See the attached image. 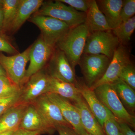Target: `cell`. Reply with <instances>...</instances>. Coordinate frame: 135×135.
I'll list each match as a JSON object with an SVG mask.
<instances>
[{"instance_id": "14", "label": "cell", "mask_w": 135, "mask_h": 135, "mask_svg": "<svg viewBox=\"0 0 135 135\" xmlns=\"http://www.w3.org/2000/svg\"><path fill=\"white\" fill-rule=\"evenodd\" d=\"M46 95L58 106L63 117L75 132L79 135H85L86 132L81 124L79 112L73 104L57 94L49 93Z\"/></svg>"}, {"instance_id": "18", "label": "cell", "mask_w": 135, "mask_h": 135, "mask_svg": "<svg viewBox=\"0 0 135 135\" xmlns=\"http://www.w3.org/2000/svg\"><path fill=\"white\" fill-rule=\"evenodd\" d=\"M43 2L42 0H20L16 17L8 32L13 33L18 31L31 16L39 9Z\"/></svg>"}, {"instance_id": "20", "label": "cell", "mask_w": 135, "mask_h": 135, "mask_svg": "<svg viewBox=\"0 0 135 135\" xmlns=\"http://www.w3.org/2000/svg\"><path fill=\"white\" fill-rule=\"evenodd\" d=\"M96 1L99 9L105 17L112 30L122 23L120 12L122 0H99Z\"/></svg>"}, {"instance_id": "31", "label": "cell", "mask_w": 135, "mask_h": 135, "mask_svg": "<svg viewBox=\"0 0 135 135\" xmlns=\"http://www.w3.org/2000/svg\"><path fill=\"white\" fill-rule=\"evenodd\" d=\"M20 93L8 97L0 98V117L8 109L17 103Z\"/></svg>"}, {"instance_id": "3", "label": "cell", "mask_w": 135, "mask_h": 135, "mask_svg": "<svg viewBox=\"0 0 135 135\" xmlns=\"http://www.w3.org/2000/svg\"><path fill=\"white\" fill-rule=\"evenodd\" d=\"M99 101L110 111L117 119L134 128V116L129 113L126 110L111 84L100 85L94 90Z\"/></svg>"}, {"instance_id": "24", "label": "cell", "mask_w": 135, "mask_h": 135, "mask_svg": "<svg viewBox=\"0 0 135 135\" xmlns=\"http://www.w3.org/2000/svg\"><path fill=\"white\" fill-rule=\"evenodd\" d=\"M135 29V17L134 16L126 22H123L115 29L112 30L118 38L120 44L124 46L130 41Z\"/></svg>"}, {"instance_id": "34", "label": "cell", "mask_w": 135, "mask_h": 135, "mask_svg": "<svg viewBox=\"0 0 135 135\" xmlns=\"http://www.w3.org/2000/svg\"><path fill=\"white\" fill-rule=\"evenodd\" d=\"M42 134L39 131H31L18 128L15 131L14 135H40Z\"/></svg>"}, {"instance_id": "9", "label": "cell", "mask_w": 135, "mask_h": 135, "mask_svg": "<svg viewBox=\"0 0 135 135\" xmlns=\"http://www.w3.org/2000/svg\"><path fill=\"white\" fill-rule=\"evenodd\" d=\"M50 77L77 85L75 70L73 68L65 53L56 47L46 66Z\"/></svg>"}, {"instance_id": "32", "label": "cell", "mask_w": 135, "mask_h": 135, "mask_svg": "<svg viewBox=\"0 0 135 135\" xmlns=\"http://www.w3.org/2000/svg\"><path fill=\"white\" fill-rule=\"evenodd\" d=\"M56 130L59 135H79L70 126H59L56 128Z\"/></svg>"}, {"instance_id": "21", "label": "cell", "mask_w": 135, "mask_h": 135, "mask_svg": "<svg viewBox=\"0 0 135 135\" xmlns=\"http://www.w3.org/2000/svg\"><path fill=\"white\" fill-rule=\"evenodd\" d=\"M49 93L58 95L72 103L81 96L79 90L75 84L62 81L50 76Z\"/></svg>"}, {"instance_id": "23", "label": "cell", "mask_w": 135, "mask_h": 135, "mask_svg": "<svg viewBox=\"0 0 135 135\" xmlns=\"http://www.w3.org/2000/svg\"><path fill=\"white\" fill-rule=\"evenodd\" d=\"M20 2V0H3L2 31L5 33L9 32L16 17Z\"/></svg>"}, {"instance_id": "29", "label": "cell", "mask_w": 135, "mask_h": 135, "mask_svg": "<svg viewBox=\"0 0 135 135\" xmlns=\"http://www.w3.org/2000/svg\"><path fill=\"white\" fill-rule=\"evenodd\" d=\"M103 128L105 135H122L118 122L114 118H110L106 120Z\"/></svg>"}, {"instance_id": "28", "label": "cell", "mask_w": 135, "mask_h": 135, "mask_svg": "<svg viewBox=\"0 0 135 135\" xmlns=\"http://www.w3.org/2000/svg\"><path fill=\"white\" fill-rule=\"evenodd\" d=\"M0 52L12 55L18 53L9 37L2 31H0Z\"/></svg>"}, {"instance_id": "27", "label": "cell", "mask_w": 135, "mask_h": 135, "mask_svg": "<svg viewBox=\"0 0 135 135\" xmlns=\"http://www.w3.org/2000/svg\"><path fill=\"white\" fill-rule=\"evenodd\" d=\"M135 14V0L123 1L121 10L120 18L122 22H126L134 16Z\"/></svg>"}, {"instance_id": "38", "label": "cell", "mask_w": 135, "mask_h": 135, "mask_svg": "<svg viewBox=\"0 0 135 135\" xmlns=\"http://www.w3.org/2000/svg\"><path fill=\"white\" fill-rule=\"evenodd\" d=\"M3 5V0H0V8H2Z\"/></svg>"}, {"instance_id": "33", "label": "cell", "mask_w": 135, "mask_h": 135, "mask_svg": "<svg viewBox=\"0 0 135 135\" xmlns=\"http://www.w3.org/2000/svg\"><path fill=\"white\" fill-rule=\"evenodd\" d=\"M118 123L122 135H135L134 131L127 124L122 122H119Z\"/></svg>"}, {"instance_id": "36", "label": "cell", "mask_w": 135, "mask_h": 135, "mask_svg": "<svg viewBox=\"0 0 135 135\" xmlns=\"http://www.w3.org/2000/svg\"><path fill=\"white\" fill-rule=\"evenodd\" d=\"M16 131H9L0 133V135H14Z\"/></svg>"}, {"instance_id": "15", "label": "cell", "mask_w": 135, "mask_h": 135, "mask_svg": "<svg viewBox=\"0 0 135 135\" xmlns=\"http://www.w3.org/2000/svg\"><path fill=\"white\" fill-rule=\"evenodd\" d=\"M19 128L51 135L56 131L47 124L33 105H27Z\"/></svg>"}, {"instance_id": "17", "label": "cell", "mask_w": 135, "mask_h": 135, "mask_svg": "<svg viewBox=\"0 0 135 135\" xmlns=\"http://www.w3.org/2000/svg\"><path fill=\"white\" fill-rule=\"evenodd\" d=\"M28 105L15 104L0 117V133L19 128Z\"/></svg>"}, {"instance_id": "30", "label": "cell", "mask_w": 135, "mask_h": 135, "mask_svg": "<svg viewBox=\"0 0 135 135\" xmlns=\"http://www.w3.org/2000/svg\"><path fill=\"white\" fill-rule=\"evenodd\" d=\"M60 2L70 5L77 11L86 13L89 7V1L86 0H58Z\"/></svg>"}, {"instance_id": "5", "label": "cell", "mask_w": 135, "mask_h": 135, "mask_svg": "<svg viewBox=\"0 0 135 135\" xmlns=\"http://www.w3.org/2000/svg\"><path fill=\"white\" fill-rule=\"evenodd\" d=\"M49 77L44 67L27 78L20 88L17 103L29 104L42 95L48 93Z\"/></svg>"}, {"instance_id": "26", "label": "cell", "mask_w": 135, "mask_h": 135, "mask_svg": "<svg viewBox=\"0 0 135 135\" xmlns=\"http://www.w3.org/2000/svg\"><path fill=\"white\" fill-rule=\"evenodd\" d=\"M119 79L135 90V69L131 63L123 68L119 76Z\"/></svg>"}, {"instance_id": "39", "label": "cell", "mask_w": 135, "mask_h": 135, "mask_svg": "<svg viewBox=\"0 0 135 135\" xmlns=\"http://www.w3.org/2000/svg\"><path fill=\"white\" fill-rule=\"evenodd\" d=\"M85 135H90V134H89V133H86V134H85Z\"/></svg>"}, {"instance_id": "10", "label": "cell", "mask_w": 135, "mask_h": 135, "mask_svg": "<svg viewBox=\"0 0 135 135\" xmlns=\"http://www.w3.org/2000/svg\"><path fill=\"white\" fill-rule=\"evenodd\" d=\"M55 48L56 47L52 46L41 35L31 46L30 64L26 70V80L46 67Z\"/></svg>"}, {"instance_id": "4", "label": "cell", "mask_w": 135, "mask_h": 135, "mask_svg": "<svg viewBox=\"0 0 135 135\" xmlns=\"http://www.w3.org/2000/svg\"><path fill=\"white\" fill-rule=\"evenodd\" d=\"M120 44L112 30L89 33L83 54L104 55L112 59Z\"/></svg>"}, {"instance_id": "19", "label": "cell", "mask_w": 135, "mask_h": 135, "mask_svg": "<svg viewBox=\"0 0 135 135\" xmlns=\"http://www.w3.org/2000/svg\"><path fill=\"white\" fill-rule=\"evenodd\" d=\"M86 15L84 23L89 33L112 30L105 17L99 9L96 1L89 0V7Z\"/></svg>"}, {"instance_id": "12", "label": "cell", "mask_w": 135, "mask_h": 135, "mask_svg": "<svg viewBox=\"0 0 135 135\" xmlns=\"http://www.w3.org/2000/svg\"><path fill=\"white\" fill-rule=\"evenodd\" d=\"M130 63V57L127 49L123 45L120 44L114 51L103 76L90 88L94 90L100 85L113 83L119 79L123 68Z\"/></svg>"}, {"instance_id": "6", "label": "cell", "mask_w": 135, "mask_h": 135, "mask_svg": "<svg viewBox=\"0 0 135 135\" xmlns=\"http://www.w3.org/2000/svg\"><path fill=\"white\" fill-rule=\"evenodd\" d=\"M111 59L102 55L83 54L79 65L85 84L90 88L101 79L106 72Z\"/></svg>"}, {"instance_id": "2", "label": "cell", "mask_w": 135, "mask_h": 135, "mask_svg": "<svg viewBox=\"0 0 135 135\" xmlns=\"http://www.w3.org/2000/svg\"><path fill=\"white\" fill-rule=\"evenodd\" d=\"M33 15L50 17L64 22L71 28L84 23L86 13L79 12L58 0L44 2Z\"/></svg>"}, {"instance_id": "16", "label": "cell", "mask_w": 135, "mask_h": 135, "mask_svg": "<svg viewBox=\"0 0 135 135\" xmlns=\"http://www.w3.org/2000/svg\"><path fill=\"white\" fill-rule=\"evenodd\" d=\"M72 103L78 110L81 124L87 133L91 135H105L103 128L90 110L82 95Z\"/></svg>"}, {"instance_id": "25", "label": "cell", "mask_w": 135, "mask_h": 135, "mask_svg": "<svg viewBox=\"0 0 135 135\" xmlns=\"http://www.w3.org/2000/svg\"><path fill=\"white\" fill-rule=\"evenodd\" d=\"M20 92V87L11 81L7 76H0V98L12 96Z\"/></svg>"}, {"instance_id": "37", "label": "cell", "mask_w": 135, "mask_h": 135, "mask_svg": "<svg viewBox=\"0 0 135 135\" xmlns=\"http://www.w3.org/2000/svg\"><path fill=\"white\" fill-rule=\"evenodd\" d=\"M0 76H7L5 70L1 65H0Z\"/></svg>"}, {"instance_id": "7", "label": "cell", "mask_w": 135, "mask_h": 135, "mask_svg": "<svg viewBox=\"0 0 135 135\" xmlns=\"http://www.w3.org/2000/svg\"><path fill=\"white\" fill-rule=\"evenodd\" d=\"M31 46L21 53L11 56L0 52V65L11 81L20 87L25 81L27 64L29 61Z\"/></svg>"}, {"instance_id": "13", "label": "cell", "mask_w": 135, "mask_h": 135, "mask_svg": "<svg viewBox=\"0 0 135 135\" xmlns=\"http://www.w3.org/2000/svg\"><path fill=\"white\" fill-rule=\"evenodd\" d=\"M76 86L90 110L102 127L104 122L108 119L114 118L117 120L110 111L98 98L94 90L88 88L85 83L79 81Z\"/></svg>"}, {"instance_id": "1", "label": "cell", "mask_w": 135, "mask_h": 135, "mask_svg": "<svg viewBox=\"0 0 135 135\" xmlns=\"http://www.w3.org/2000/svg\"><path fill=\"white\" fill-rule=\"evenodd\" d=\"M89 32L84 23L71 28L62 38L57 43L56 47L63 51L73 69L79 64L83 55Z\"/></svg>"}, {"instance_id": "22", "label": "cell", "mask_w": 135, "mask_h": 135, "mask_svg": "<svg viewBox=\"0 0 135 135\" xmlns=\"http://www.w3.org/2000/svg\"><path fill=\"white\" fill-rule=\"evenodd\" d=\"M111 84L126 110H128L130 114L131 112L134 113L135 110V90L120 79Z\"/></svg>"}, {"instance_id": "8", "label": "cell", "mask_w": 135, "mask_h": 135, "mask_svg": "<svg viewBox=\"0 0 135 135\" xmlns=\"http://www.w3.org/2000/svg\"><path fill=\"white\" fill-rule=\"evenodd\" d=\"M28 20L38 27L42 36L55 47L71 29L64 22L50 17L33 15Z\"/></svg>"}, {"instance_id": "11", "label": "cell", "mask_w": 135, "mask_h": 135, "mask_svg": "<svg viewBox=\"0 0 135 135\" xmlns=\"http://www.w3.org/2000/svg\"><path fill=\"white\" fill-rule=\"evenodd\" d=\"M31 104L33 105L47 124L55 130L59 126L72 127L63 117L58 106L46 94L37 98Z\"/></svg>"}, {"instance_id": "35", "label": "cell", "mask_w": 135, "mask_h": 135, "mask_svg": "<svg viewBox=\"0 0 135 135\" xmlns=\"http://www.w3.org/2000/svg\"><path fill=\"white\" fill-rule=\"evenodd\" d=\"M3 24V13L2 8H0V31H2Z\"/></svg>"}]
</instances>
